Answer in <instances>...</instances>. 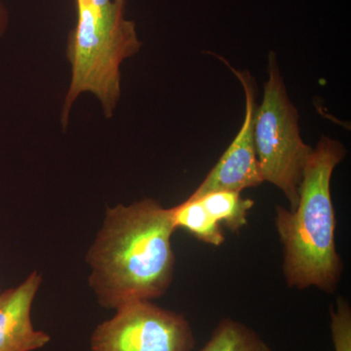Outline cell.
<instances>
[{
    "mask_svg": "<svg viewBox=\"0 0 351 351\" xmlns=\"http://www.w3.org/2000/svg\"><path fill=\"white\" fill-rule=\"evenodd\" d=\"M346 156L339 141L321 138L304 167L297 207H276L274 221L283 245V274L289 287H316L327 293L338 287L343 263L335 240L331 181Z\"/></svg>",
    "mask_w": 351,
    "mask_h": 351,
    "instance_id": "cell-2",
    "label": "cell"
},
{
    "mask_svg": "<svg viewBox=\"0 0 351 351\" xmlns=\"http://www.w3.org/2000/svg\"><path fill=\"white\" fill-rule=\"evenodd\" d=\"M230 66L241 82L245 94L243 123L234 140L223 152L216 165L205 177L189 197L196 198L217 191H233L241 193L246 189L256 188L263 179L256 152L254 123L257 108L255 85L248 73L237 71Z\"/></svg>",
    "mask_w": 351,
    "mask_h": 351,
    "instance_id": "cell-6",
    "label": "cell"
},
{
    "mask_svg": "<svg viewBox=\"0 0 351 351\" xmlns=\"http://www.w3.org/2000/svg\"><path fill=\"white\" fill-rule=\"evenodd\" d=\"M170 208L145 198L108 208L88 250L90 287L107 308L165 294L174 276Z\"/></svg>",
    "mask_w": 351,
    "mask_h": 351,
    "instance_id": "cell-1",
    "label": "cell"
},
{
    "mask_svg": "<svg viewBox=\"0 0 351 351\" xmlns=\"http://www.w3.org/2000/svg\"><path fill=\"white\" fill-rule=\"evenodd\" d=\"M299 114L289 99L276 55H269V80L256 108L254 138L263 182L282 191L290 210L299 202L302 175L313 147L302 141Z\"/></svg>",
    "mask_w": 351,
    "mask_h": 351,
    "instance_id": "cell-4",
    "label": "cell"
},
{
    "mask_svg": "<svg viewBox=\"0 0 351 351\" xmlns=\"http://www.w3.org/2000/svg\"><path fill=\"white\" fill-rule=\"evenodd\" d=\"M97 326L92 351H191L195 335L182 314L151 301L129 302Z\"/></svg>",
    "mask_w": 351,
    "mask_h": 351,
    "instance_id": "cell-5",
    "label": "cell"
},
{
    "mask_svg": "<svg viewBox=\"0 0 351 351\" xmlns=\"http://www.w3.org/2000/svg\"><path fill=\"white\" fill-rule=\"evenodd\" d=\"M41 283L34 271L17 287L0 293V351H36L49 343V335L34 329L31 317Z\"/></svg>",
    "mask_w": 351,
    "mask_h": 351,
    "instance_id": "cell-7",
    "label": "cell"
},
{
    "mask_svg": "<svg viewBox=\"0 0 351 351\" xmlns=\"http://www.w3.org/2000/svg\"><path fill=\"white\" fill-rule=\"evenodd\" d=\"M331 332L335 351H351V309L343 298L331 306Z\"/></svg>",
    "mask_w": 351,
    "mask_h": 351,
    "instance_id": "cell-11",
    "label": "cell"
},
{
    "mask_svg": "<svg viewBox=\"0 0 351 351\" xmlns=\"http://www.w3.org/2000/svg\"><path fill=\"white\" fill-rule=\"evenodd\" d=\"M199 351H272L253 329L232 318L215 328L209 341Z\"/></svg>",
    "mask_w": 351,
    "mask_h": 351,
    "instance_id": "cell-10",
    "label": "cell"
},
{
    "mask_svg": "<svg viewBox=\"0 0 351 351\" xmlns=\"http://www.w3.org/2000/svg\"><path fill=\"white\" fill-rule=\"evenodd\" d=\"M76 20L69 32L66 59L71 78L64 98L61 124L69 125L80 97L93 95L104 115L112 119L122 94V64L142 48L127 0H75Z\"/></svg>",
    "mask_w": 351,
    "mask_h": 351,
    "instance_id": "cell-3",
    "label": "cell"
},
{
    "mask_svg": "<svg viewBox=\"0 0 351 351\" xmlns=\"http://www.w3.org/2000/svg\"><path fill=\"white\" fill-rule=\"evenodd\" d=\"M240 193L233 191H217L196 197V199L201 201L219 225L239 233L247 225V217L255 205L253 200L245 199Z\"/></svg>",
    "mask_w": 351,
    "mask_h": 351,
    "instance_id": "cell-9",
    "label": "cell"
},
{
    "mask_svg": "<svg viewBox=\"0 0 351 351\" xmlns=\"http://www.w3.org/2000/svg\"><path fill=\"white\" fill-rule=\"evenodd\" d=\"M176 228H184L204 243L219 246L225 242L223 228L199 199L189 197L170 208Z\"/></svg>",
    "mask_w": 351,
    "mask_h": 351,
    "instance_id": "cell-8",
    "label": "cell"
},
{
    "mask_svg": "<svg viewBox=\"0 0 351 351\" xmlns=\"http://www.w3.org/2000/svg\"><path fill=\"white\" fill-rule=\"evenodd\" d=\"M9 25H10V13L3 0H0V38H2L8 31Z\"/></svg>",
    "mask_w": 351,
    "mask_h": 351,
    "instance_id": "cell-12",
    "label": "cell"
}]
</instances>
